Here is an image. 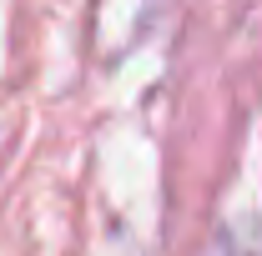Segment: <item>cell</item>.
Masks as SVG:
<instances>
[{
	"instance_id": "1",
	"label": "cell",
	"mask_w": 262,
	"mask_h": 256,
	"mask_svg": "<svg viewBox=\"0 0 262 256\" xmlns=\"http://www.w3.org/2000/svg\"><path fill=\"white\" fill-rule=\"evenodd\" d=\"M242 256H262V251H242Z\"/></svg>"
}]
</instances>
